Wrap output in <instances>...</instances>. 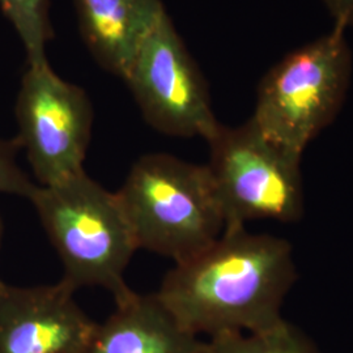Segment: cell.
Segmentation results:
<instances>
[{"instance_id": "obj_2", "label": "cell", "mask_w": 353, "mask_h": 353, "mask_svg": "<svg viewBox=\"0 0 353 353\" xmlns=\"http://www.w3.org/2000/svg\"><path fill=\"white\" fill-rule=\"evenodd\" d=\"M62 265V281L77 290L100 287L118 301L132 290L125 272L139 250L122 204L85 170L50 186L37 185L30 198Z\"/></svg>"}, {"instance_id": "obj_5", "label": "cell", "mask_w": 353, "mask_h": 353, "mask_svg": "<svg viewBox=\"0 0 353 353\" xmlns=\"http://www.w3.org/2000/svg\"><path fill=\"white\" fill-rule=\"evenodd\" d=\"M207 168L225 219V229L271 220L294 223L305 205L301 160L254 126L220 125L207 140Z\"/></svg>"}, {"instance_id": "obj_15", "label": "cell", "mask_w": 353, "mask_h": 353, "mask_svg": "<svg viewBox=\"0 0 353 353\" xmlns=\"http://www.w3.org/2000/svg\"><path fill=\"white\" fill-rule=\"evenodd\" d=\"M3 232H4V227H3V220L0 217V246H1V240H3ZM3 284H4V281H1V279H0V288L3 287Z\"/></svg>"}, {"instance_id": "obj_13", "label": "cell", "mask_w": 353, "mask_h": 353, "mask_svg": "<svg viewBox=\"0 0 353 353\" xmlns=\"http://www.w3.org/2000/svg\"><path fill=\"white\" fill-rule=\"evenodd\" d=\"M20 150L17 140L0 139V194L19 195L29 199L37 183L30 179L17 163Z\"/></svg>"}, {"instance_id": "obj_10", "label": "cell", "mask_w": 353, "mask_h": 353, "mask_svg": "<svg viewBox=\"0 0 353 353\" xmlns=\"http://www.w3.org/2000/svg\"><path fill=\"white\" fill-rule=\"evenodd\" d=\"M203 341L165 306L157 293L131 292L96 331L87 353H201Z\"/></svg>"}, {"instance_id": "obj_12", "label": "cell", "mask_w": 353, "mask_h": 353, "mask_svg": "<svg viewBox=\"0 0 353 353\" xmlns=\"http://www.w3.org/2000/svg\"><path fill=\"white\" fill-rule=\"evenodd\" d=\"M0 11L24 46L26 65L48 63V45L54 38L50 0H0Z\"/></svg>"}, {"instance_id": "obj_6", "label": "cell", "mask_w": 353, "mask_h": 353, "mask_svg": "<svg viewBox=\"0 0 353 353\" xmlns=\"http://www.w3.org/2000/svg\"><path fill=\"white\" fill-rule=\"evenodd\" d=\"M122 79L144 121L160 134L207 141L221 125L202 70L169 13L144 41Z\"/></svg>"}, {"instance_id": "obj_14", "label": "cell", "mask_w": 353, "mask_h": 353, "mask_svg": "<svg viewBox=\"0 0 353 353\" xmlns=\"http://www.w3.org/2000/svg\"><path fill=\"white\" fill-rule=\"evenodd\" d=\"M336 26L353 28V0H322Z\"/></svg>"}, {"instance_id": "obj_4", "label": "cell", "mask_w": 353, "mask_h": 353, "mask_svg": "<svg viewBox=\"0 0 353 353\" xmlns=\"http://www.w3.org/2000/svg\"><path fill=\"white\" fill-rule=\"evenodd\" d=\"M345 32L334 24L327 34L274 64L258 84L250 121L267 139L300 159L345 101L353 72Z\"/></svg>"}, {"instance_id": "obj_1", "label": "cell", "mask_w": 353, "mask_h": 353, "mask_svg": "<svg viewBox=\"0 0 353 353\" xmlns=\"http://www.w3.org/2000/svg\"><path fill=\"white\" fill-rule=\"evenodd\" d=\"M296 279L288 241L229 228L212 245L176 263L156 293L182 326L211 338L276 325Z\"/></svg>"}, {"instance_id": "obj_7", "label": "cell", "mask_w": 353, "mask_h": 353, "mask_svg": "<svg viewBox=\"0 0 353 353\" xmlns=\"http://www.w3.org/2000/svg\"><path fill=\"white\" fill-rule=\"evenodd\" d=\"M17 143L39 186L84 170L94 119L88 93L57 75L50 63L26 65L14 103Z\"/></svg>"}, {"instance_id": "obj_9", "label": "cell", "mask_w": 353, "mask_h": 353, "mask_svg": "<svg viewBox=\"0 0 353 353\" xmlns=\"http://www.w3.org/2000/svg\"><path fill=\"white\" fill-rule=\"evenodd\" d=\"M80 37L96 63L123 77L168 14L163 0H72Z\"/></svg>"}, {"instance_id": "obj_3", "label": "cell", "mask_w": 353, "mask_h": 353, "mask_svg": "<svg viewBox=\"0 0 353 353\" xmlns=\"http://www.w3.org/2000/svg\"><path fill=\"white\" fill-rule=\"evenodd\" d=\"M139 249L174 261L202 252L225 230L207 165L169 153L139 157L117 191Z\"/></svg>"}, {"instance_id": "obj_11", "label": "cell", "mask_w": 353, "mask_h": 353, "mask_svg": "<svg viewBox=\"0 0 353 353\" xmlns=\"http://www.w3.org/2000/svg\"><path fill=\"white\" fill-rule=\"evenodd\" d=\"M201 353H318L287 321L254 332H227L203 341Z\"/></svg>"}, {"instance_id": "obj_8", "label": "cell", "mask_w": 353, "mask_h": 353, "mask_svg": "<svg viewBox=\"0 0 353 353\" xmlns=\"http://www.w3.org/2000/svg\"><path fill=\"white\" fill-rule=\"evenodd\" d=\"M76 290L51 285L0 288V353H87L97 323Z\"/></svg>"}]
</instances>
